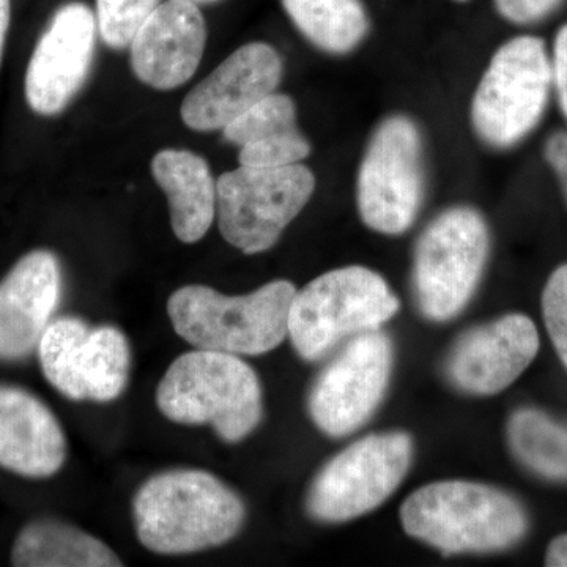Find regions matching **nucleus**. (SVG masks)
Wrapping results in <instances>:
<instances>
[{
    "mask_svg": "<svg viewBox=\"0 0 567 567\" xmlns=\"http://www.w3.org/2000/svg\"><path fill=\"white\" fill-rule=\"evenodd\" d=\"M159 412L174 423L212 425L219 439L238 443L262 420V386L238 354L196 349L167 369L158 390Z\"/></svg>",
    "mask_w": 567,
    "mask_h": 567,
    "instance_id": "4",
    "label": "nucleus"
},
{
    "mask_svg": "<svg viewBox=\"0 0 567 567\" xmlns=\"http://www.w3.org/2000/svg\"><path fill=\"white\" fill-rule=\"evenodd\" d=\"M316 192L303 164L259 169L240 166L216 181L219 233L238 251L259 254L278 244Z\"/></svg>",
    "mask_w": 567,
    "mask_h": 567,
    "instance_id": "9",
    "label": "nucleus"
},
{
    "mask_svg": "<svg viewBox=\"0 0 567 567\" xmlns=\"http://www.w3.org/2000/svg\"><path fill=\"white\" fill-rule=\"evenodd\" d=\"M565 0H495L496 10L513 24L528 25L546 20Z\"/></svg>",
    "mask_w": 567,
    "mask_h": 567,
    "instance_id": "28",
    "label": "nucleus"
},
{
    "mask_svg": "<svg viewBox=\"0 0 567 567\" xmlns=\"http://www.w3.org/2000/svg\"><path fill=\"white\" fill-rule=\"evenodd\" d=\"M282 6L301 35L328 54H349L368 37L361 0H282Z\"/></svg>",
    "mask_w": 567,
    "mask_h": 567,
    "instance_id": "20",
    "label": "nucleus"
},
{
    "mask_svg": "<svg viewBox=\"0 0 567 567\" xmlns=\"http://www.w3.org/2000/svg\"><path fill=\"white\" fill-rule=\"evenodd\" d=\"M282 59L264 41L244 44L183 100L182 121L194 132H223L241 114L276 92Z\"/></svg>",
    "mask_w": 567,
    "mask_h": 567,
    "instance_id": "13",
    "label": "nucleus"
},
{
    "mask_svg": "<svg viewBox=\"0 0 567 567\" xmlns=\"http://www.w3.org/2000/svg\"><path fill=\"white\" fill-rule=\"evenodd\" d=\"M10 0H0V62H2L3 48H6L7 33L10 28Z\"/></svg>",
    "mask_w": 567,
    "mask_h": 567,
    "instance_id": "32",
    "label": "nucleus"
},
{
    "mask_svg": "<svg viewBox=\"0 0 567 567\" xmlns=\"http://www.w3.org/2000/svg\"><path fill=\"white\" fill-rule=\"evenodd\" d=\"M159 6V0H96V25L107 47H130L144 21Z\"/></svg>",
    "mask_w": 567,
    "mask_h": 567,
    "instance_id": "25",
    "label": "nucleus"
},
{
    "mask_svg": "<svg viewBox=\"0 0 567 567\" xmlns=\"http://www.w3.org/2000/svg\"><path fill=\"white\" fill-rule=\"evenodd\" d=\"M295 293L286 279L238 297L192 284L171 295L167 315L175 333L196 349L256 357L271 352L289 336Z\"/></svg>",
    "mask_w": 567,
    "mask_h": 567,
    "instance_id": "3",
    "label": "nucleus"
},
{
    "mask_svg": "<svg viewBox=\"0 0 567 567\" xmlns=\"http://www.w3.org/2000/svg\"><path fill=\"white\" fill-rule=\"evenodd\" d=\"M91 328L80 317L52 320L41 336L37 353L50 385L70 401H85L81 379L82 350Z\"/></svg>",
    "mask_w": 567,
    "mask_h": 567,
    "instance_id": "23",
    "label": "nucleus"
},
{
    "mask_svg": "<svg viewBox=\"0 0 567 567\" xmlns=\"http://www.w3.org/2000/svg\"><path fill=\"white\" fill-rule=\"evenodd\" d=\"M410 536L445 555L492 554L527 536L524 505L502 488L468 481H442L417 488L401 507Z\"/></svg>",
    "mask_w": 567,
    "mask_h": 567,
    "instance_id": "2",
    "label": "nucleus"
},
{
    "mask_svg": "<svg viewBox=\"0 0 567 567\" xmlns=\"http://www.w3.org/2000/svg\"><path fill=\"white\" fill-rule=\"evenodd\" d=\"M456 2H466V0H456Z\"/></svg>",
    "mask_w": 567,
    "mask_h": 567,
    "instance_id": "34",
    "label": "nucleus"
},
{
    "mask_svg": "<svg viewBox=\"0 0 567 567\" xmlns=\"http://www.w3.org/2000/svg\"><path fill=\"white\" fill-rule=\"evenodd\" d=\"M65 432L43 401L0 383V468L29 480H48L65 465Z\"/></svg>",
    "mask_w": 567,
    "mask_h": 567,
    "instance_id": "17",
    "label": "nucleus"
},
{
    "mask_svg": "<svg viewBox=\"0 0 567 567\" xmlns=\"http://www.w3.org/2000/svg\"><path fill=\"white\" fill-rule=\"evenodd\" d=\"M297 128V104L289 95L275 92L227 125L223 136L240 148Z\"/></svg>",
    "mask_w": 567,
    "mask_h": 567,
    "instance_id": "24",
    "label": "nucleus"
},
{
    "mask_svg": "<svg viewBox=\"0 0 567 567\" xmlns=\"http://www.w3.org/2000/svg\"><path fill=\"white\" fill-rule=\"evenodd\" d=\"M544 159L557 177L567 207V130H558L544 144Z\"/></svg>",
    "mask_w": 567,
    "mask_h": 567,
    "instance_id": "29",
    "label": "nucleus"
},
{
    "mask_svg": "<svg viewBox=\"0 0 567 567\" xmlns=\"http://www.w3.org/2000/svg\"><path fill=\"white\" fill-rule=\"evenodd\" d=\"M311 153V142L300 130H292L279 136L254 142L238 148V163L245 167L275 169V167L301 164Z\"/></svg>",
    "mask_w": 567,
    "mask_h": 567,
    "instance_id": "26",
    "label": "nucleus"
},
{
    "mask_svg": "<svg viewBox=\"0 0 567 567\" xmlns=\"http://www.w3.org/2000/svg\"><path fill=\"white\" fill-rule=\"evenodd\" d=\"M554 91L551 55L535 35L514 37L488 62L472 100V125L488 147H516L535 132Z\"/></svg>",
    "mask_w": 567,
    "mask_h": 567,
    "instance_id": "5",
    "label": "nucleus"
},
{
    "mask_svg": "<svg viewBox=\"0 0 567 567\" xmlns=\"http://www.w3.org/2000/svg\"><path fill=\"white\" fill-rule=\"evenodd\" d=\"M543 317L548 338L567 369V264L548 276L543 292Z\"/></svg>",
    "mask_w": 567,
    "mask_h": 567,
    "instance_id": "27",
    "label": "nucleus"
},
{
    "mask_svg": "<svg viewBox=\"0 0 567 567\" xmlns=\"http://www.w3.org/2000/svg\"><path fill=\"white\" fill-rule=\"evenodd\" d=\"M132 368L128 339L111 324L89 331L82 350L81 379L91 401H115L125 391Z\"/></svg>",
    "mask_w": 567,
    "mask_h": 567,
    "instance_id": "22",
    "label": "nucleus"
},
{
    "mask_svg": "<svg viewBox=\"0 0 567 567\" xmlns=\"http://www.w3.org/2000/svg\"><path fill=\"white\" fill-rule=\"evenodd\" d=\"M205 44L207 24L199 6L167 0L153 10L130 43L134 74L156 91H173L192 80Z\"/></svg>",
    "mask_w": 567,
    "mask_h": 567,
    "instance_id": "16",
    "label": "nucleus"
},
{
    "mask_svg": "<svg viewBox=\"0 0 567 567\" xmlns=\"http://www.w3.org/2000/svg\"><path fill=\"white\" fill-rule=\"evenodd\" d=\"M491 235L476 208L451 207L417 240L413 284L421 312L435 322L456 317L483 278Z\"/></svg>",
    "mask_w": 567,
    "mask_h": 567,
    "instance_id": "7",
    "label": "nucleus"
},
{
    "mask_svg": "<svg viewBox=\"0 0 567 567\" xmlns=\"http://www.w3.org/2000/svg\"><path fill=\"white\" fill-rule=\"evenodd\" d=\"M17 567H121L122 559L103 540L59 518L29 522L10 554Z\"/></svg>",
    "mask_w": 567,
    "mask_h": 567,
    "instance_id": "19",
    "label": "nucleus"
},
{
    "mask_svg": "<svg viewBox=\"0 0 567 567\" xmlns=\"http://www.w3.org/2000/svg\"><path fill=\"white\" fill-rule=\"evenodd\" d=\"M551 71H554V89L557 92L559 107L567 121V22L559 28L555 37Z\"/></svg>",
    "mask_w": 567,
    "mask_h": 567,
    "instance_id": "30",
    "label": "nucleus"
},
{
    "mask_svg": "<svg viewBox=\"0 0 567 567\" xmlns=\"http://www.w3.org/2000/svg\"><path fill=\"white\" fill-rule=\"evenodd\" d=\"M412 454V439L404 432L358 440L317 475L306 499L308 513L336 524L375 509L404 480Z\"/></svg>",
    "mask_w": 567,
    "mask_h": 567,
    "instance_id": "10",
    "label": "nucleus"
},
{
    "mask_svg": "<svg viewBox=\"0 0 567 567\" xmlns=\"http://www.w3.org/2000/svg\"><path fill=\"white\" fill-rule=\"evenodd\" d=\"M188 2L196 3V6H210V3H218L221 0H188Z\"/></svg>",
    "mask_w": 567,
    "mask_h": 567,
    "instance_id": "33",
    "label": "nucleus"
},
{
    "mask_svg": "<svg viewBox=\"0 0 567 567\" xmlns=\"http://www.w3.org/2000/svg\"><path fill=\"white\" fill-rule=\"evenodd\" d=\"M539 346V333L529 317L517 312L503 316L458 339L447 358V375L465 393L498 394L527 371Z\"/></svg>",
    "mask_w": 567,
    "mask_h": 567,
    "instance_id": "14",
    "label": "nucleus"
},
{
    "mask_svg": "<svg viewBox=\"0 0 567 567\" xmlns=\"http://www.w3.org/2000/svg\"><path fill=\"white\" fill-rule=\"evenodd\" d=\"M507 443L518 464L533 475L567 483V421L524 406L509 417Z\"/></svg>",
    "mask_w": 567,
    "mask_h": 567,
    "instance_id": "21",
    "label": "nucleus"
},
{
    "mask_svg": "<svg viewBox=\"0 0 567 567\" xmlns=\"http://www.w3.org/2000/svg\"><path fill=\"white\" fill-rule=\"evenodd\" d=\"M398 311V297L374 270L360 265L336 268L297 290L289 338L301 358L316 361L347 336L377 330Z\"/></svg>",
    "mask_w": 567,
    "mask_h": 567,
    "instance_id": "6",
    "label": "nucleus"
},
{
    "mask_svg": "<svg viewBox=\"0 0 567 567\" xmlns=\"http://www.w3.org/2000/svg\"><path fill=\"white\" fill-rule=\"evenodd\" d=\"M95 13L85 3L70 2L52 14L25 73V100L40 115H58L78 95L91 73Z\"/></svg>",
    "mask_w": 567,
    "mask_h": 567,
    "instance_id": "12",
    "label": "nucleus"
},
{
    "mask_svg": "<svg viewBox=\"0 0 567 567\" xmlns=\"http://www.w3.org/2000/svg\"><path fill=\"white\" fill-rule=\"evenodd\" d=\"M152 175L169 203L171 226L182 244H197L216 216V181L203 156L164 148L153 156Z\"/></svg>",
    "mask_w": 567,
    "mask_h": 567,
    "instance_id": "18",
    "label": "nucleus"
},
{
    "mask_svg": "<svg viewBox=\"0 0 567 567\" xmlns=\"http://www.w3.org/2000/svg\"><path fill=\"white\" fill-rule=\"evenodd\" d=\"M62 298L58 256L35 249L0 281V361L18 363L35 352Z\"/></svg>",
    "mask_w": 567,
    "mask_h": 567,
    "instance_id": "15",
    "label": "nucleus"
},
{
    "mask_svg": "<svg viewBox=\"0 0 567 567\" xmlns=\"http://www.w3.org/2000/svg\"><path fill=\"white\" fill-rule=\"evenodd\" d=\"M424 189L423 133L409 115H388L372 133L358 171L361 219L375 233L404 234L421 210Z\"/></svg>",
    "mask_w": 567,
    "mask_h": 567,
    "instance_id": "8",
    "label": "nucleus"
},
{
    "mask_svg": "<svg viewBox=\"0 0 567 567\" xmlns=\"http://www.w3.org/2000/svg\"><path fill=\"white\" fill-rule=\"evenodd\" d=\"M245 517L244 499L204 470L158 473L133 498L137 539L158 555L224 546L238 535Z\"/></svg>",
    "mask_w": 567,
    "mask_h": 567,
    "instance_id": "1",
    "label": "nucleus"
},
{
    "mask_svg": "<svg viewBox=\"0 0 567 567\" xmlns=\"http://www.w3.org/2000/svg\"><path fill=\"white\" fill-rule=\"evenodd\" d=\"M546 566L567 567V533L557 536L547 547Z\"/></svg>",
    "mask_w": 567,
    "mask_h": 567,
    "instance_id": "31",
    "label": "nucleus"
},
{
    "mask_svg": "<svg viewBox=\"0 0 567 567\" xmlns=\"http://www.w3.org/2000/svg\"><path fill=\"white\" fill-rule=\"evenodd\" d=\"M393 368V346L382 331L354 334L309 394V413L324 434L342 436L357 431L382 402Z\"/></svg>",
    "mask_w": 567,
    "mask_h": 567,
    "instance_id": "11",
    "label": "nucleus"
}]
</instances>
